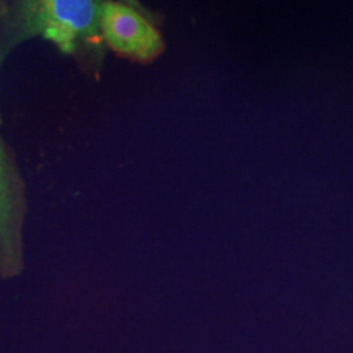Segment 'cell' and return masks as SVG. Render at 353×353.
<instances>
[{"mask_svg": "<svg viewBox=\"0 0 353 353\" xmlns=\"http://www.w3.org/2000/svg\"><path fill=\"white\" fill-rule=\"evenodd\" d=\"M105 0H13L7 14L8 43L30 38L51 42L67 55L103 42L101 8Z\"/></svg>", "mask_w": 353, "mask_h": 353, "instance_id": "1", "label": "cell"}, {"mask_svg": "<svg viewBox=\"0 0 353 353\" xmlns=\"http://www.w3.org/2000/svg\"><path fill=\"white\" fill-rule=\"evenodd\" d=\"M103 42L112 50L140 63H150L165 49L157 28L137 7L117 0H105L101 8Z\"/></svg>", "mask_w": 353, "mask_h": 353, "instance_id": "2", "label": "cell"}, {"mask_svg": "<svg viewBox=\"0 0 353 353\" xmlns=\"http://www.w3.org/2000/svg\"><path fill=\"white\" fill-rule=\"evenodd\" d=\"M4 144L0 139V256L12 268L20 245V190Z\"/></svg>", "mask_w": 353, "mask_h": 353, "instance_id": "3", "label": "cell"}]
</instances>
